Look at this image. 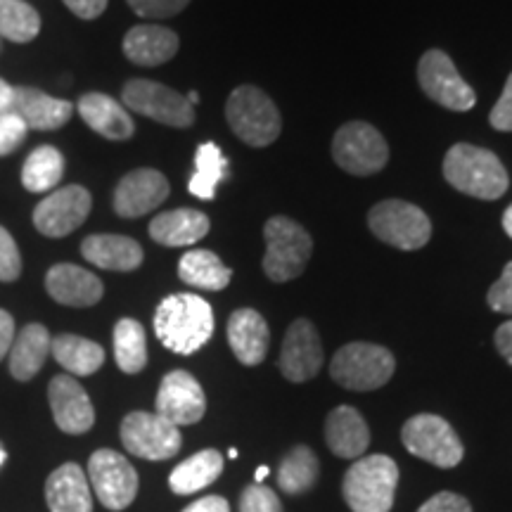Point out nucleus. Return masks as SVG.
<instances>
[{
    "label": "nucleus",
    "mask_w": 512,
    "mask_h": 512,
    "mask_svg": "<svg viewBox=\"0 0 512 512\" xmlns=\"http://www.w3.org/2000/svg\"><path fill=\"white\" fill-rule=\"evenodd\" d=\"M155 406L157 415H162L171 425H195L207 413V396L202 384L188 370H171L159 384Z\"/></svg>",
    "instance_id": "15"
},
{
    "label": "nucleus",
    "mask_w": 512,
    "mask_h": 512,
    "mask_svg": "<svg viewBox=\"0 0 512 512\" xmlns=\"http://www.w3.org/2000/svg\"><path fill=\"white\" fill-rule=\"evenodd\" d=\"M50 512H93V494L86 472L76 463L57 467L46 482Z\"/></svg>",
    "instance_id": "26"
},
{
    "label": "nucleus",
    "mask_w": 512,
    "mask_h": 512,
    "mask_svg": "<svg viewBox=\"0 0 512 512\" xmlns=\"http://www.w3.org/2000/svg\"><path fill=\"white\" fill-rule=\"evenodd\" d=\"M121 100L128 110L143 114L147 119H155L164 126L188 128L195 124V107L176 88L150 79L128 81L121 91Z\"/></svg>",
    "instance_id": "10"
},
{
    "label": "nucleus",
    "mask_w": 512,
    "mask_h": 512,
    "mask_svg": "<svg viewBox=\"0 0 512 512\" xmlns=\"http://www.w3.org/2000/svg\"><path fill=\"white\" fill-rule=\"evenodd\" d=\"M183 512H230V505L223 496H204L190 503Z\"/></svg>",
    "instance_id": "46"
},
{
    "label": "nucleus",
    "mask_w": 512,
    "mask_h": 512,
    "mask_svg": "<svg viewBox=\"0 0 512 512\" xmlns=\"http://www.w3.org/2000/svg\"><path fill=\"white\" fill-rule=\"evenodd\" d=\"M496 349L498 354H501L505 361L510 363L512 366V320H508V323H503L501 328L496 330Z\"/></svg>",
    "instance_id": "47"
},
{
    "label": "nucleus",
    "mask_w": 512,
    "mask_h": 512,
    "mask_svg": "<svg viewBox=\"0 0 512 512\" xmlns=\"http://www.w3.org/2000/svg\"><path fill=\"white\" fill-rule=\"evenodd\" d=\"M12 100V86L5 79H0V114L8 112Z\"/></svg>",
    "instance_id": "48"
},
{
    "label": "nucleus",
    "mask_w": 512,
    "mask_h": 512,
    "mask_svg": "<svg viewBox=\"0 0 512 512\" xmlns=\"http://www.w3.org/2000/svg\"><path fill=\"white\" fill-rule=\"evenodd\" d=\"M88 484L93 486L98 501L107 510H126L138 496V472L133 465L112 451V448H100L88 460Z\"/></svg>",
    "instance_id": "12"
},
{
    "label": "nucleus",
    "mask_w": 512,
    "mask_h": 512,
    "mask_svg": "<svg viewBox=\"0 0 512 512\" xmlns=\"http://www.w3.org/2000/svg\"><path fill=\"white\" fill-rule=\"evenodd\" d=\"M489 121L496 131H505V133L512 131V74L508 76V81H505L503 95L498 98L494 110H491Z\"/></svg>",
    "instance_id": "43"
},
{
    "label": "nucleus",
    "mask_w": 512,
    "mask_h": 512,
    "mask_svg": "<svg viewBox=\"0 0 512 512\" xmlns=\"http://www.w3.org/2000/svg\"><path fill=\"white\" fill-rule=\"evenodd\" d=\"M121 444L145 460H169L181 451V430L157 413H128L121 422Z\"/></svg>",
    "instance_id": "13"
},
{
    "label": "nucleus",
    "mask_w": 512,
    "mask_h": 512,
    "mask_svg": "<svg viewBox=\"0 0 512 512\" xmlns=\"http://www.w3.org/2000/svg\"><path fill=\"white\" fill-rule=\"evenodd\" d=\"M264 240V273L273 283H290L304 273L313 252V240L306 228L287 216H273L264 226Z\"/></svg>",
    "instance_id": "6"
},
{
    "label": "nucleus",
    "mask_w": 512,
    "mask_h": 512,
    "mask_svg": "<svg viewBox=\"0 0 512 512\" xmlns=\"http://www.w3.org/2000/svg\"><path fill=\"white\" fill-rule=\"evenodd\" d=\"M223 472V456L216 448H204L195 453L181 465H176L169 475L171 491L178 496H190L195 491L207 489L221 477Z\"/></svg>",
    "instance_id": "29"
},
{
    "label": "nucleus",
    "mask_w": 512,
    "mask_h": 512,
    "mask_svg": "<svg viewBox=\"0 0 512 512\" xmlns=\"http://www.w3.org/2000/svg\"><path fill=\"white\" fill-rule=\"evenodd\" d=\"M185 98H188V102H190L192 107H195L197 102H200V93H197V91H190L188 95H185Z\"/></svg>",
    "instance_id": "51"
},
{
    "label": "nucleus",
    "mask_w": 512,
    "mask_h": 512,
    "mask_svg": "<svg viewBox=\"0 0 512 512\" xmlns=\"http://www.w3.org/2000/svg\"><path fill=\"white\" fill-rule=\"evenodd\" d=\"M171 185L157 169H136L121 178L114 190V211L121 219H138L166 202Z\"/></svg>",
    "instance_id": "17"
},
{
    "label": "nucleus",
    "mask_w": 512,
    "mask_h": 512,
    "mask_svg": "<svg viewBox=\"0 0 512 512\" xmlns=\"http://www.w3.org/2000/svg\"><path fill=\"white\" fill-rule=\"evenodd\" d=\"M399 465L389 456L358 458L342 482V496L354 512H389L394 508Z\"/></svg>",
    "instance_id": "3"
},
{
    "label": "nucleus",
    "mask_w": 512,
    "mask_h": 512,
    "mask_svg": "<svg viewBox=\"0 0 512 512\" xmlns=\"http://www.w3.org/2000/svg\"><path fill=\"white\" fill-rule=\"evenodd\" d=\"M325 444L337 458H363L370 446L368 422L354 406H337L325 420Z\"/></svg>",
    "instance_id": "22"
},
{
    "label": "nucleus",
    "mask_w": 512,
    "mask_h": 512,
    "mask_svg": "<svg viewBox=\"0 0 512 512\" xmlns=\"http://www.w3.org/2000/svg\"><path fill=\"white\" fill-rule=\"evenodd\" d=\"M22 273V256H19L17 242L0 226V283H12Z\"/></svg>",
    "instance_id": "39"
},
{
    "label": "nucleus",
    "mask_w": 512,
    "mask_h": 512,
    "mask_svg": "<svg viewBox=\"0 0 512 512\" xmlns=\"http://www.w3.org/2000/svg\"><path fill=\"white\" fill-rule=\"evenodd\" d=\"M79 19H98L107 10L110 0H62Z\"/></svg>",
    "instance_id": "44"
},
{
    "label": "nucleus",
    "mask_w": 512,
    "mask_h": 512,
    "mask_svg": "<svg viewBox=\"0 0 512 512\" xmlns=\"http://www.w3.org/2000/svg\"><path fill=\"white\" fill-rule=\"evenodd\" d=\"M394 354L380 344L351 342L332 356L330 375L339 387L351 392H373L392 380Z\"/></svg>",
    "instance_id": "5"
},
{
    "label": "nucleus",
    "mask_w": 512,
    "mask_h": 512,
    "mask_svg": "<svg viewBox=\"0 0 512 512\" xmlns=\"http://www.w3.org/2000/svg\"><path fill=\"white\" fill-rule=\"evenodd\" d=\"M418 83L427 98L451 112H470L477 95L458 74L456 64L444 50H427L418 62Z\"/></svg>",
    "instance_id": "11"
},
{
    "label": "nucleus",
    "mask_w": 512,
    "mask_h": 512,
    "mask_svg": "<svg viewBox=\"0 0 512 512\" xmlns=\"http://www.w3.org/2000/svg\"><path fill=\"white\" fill-rule=\"evenodd\" d=\"M368 226L377 240L403 252L422 249L432 238V221L420 207L403 200L377 202L368 214Z\"/></svg>",
    "instance_id": "7"
},
{
    "label": "nucleus",
    "mask_w": 512,
    "mask_h": 512,
    "mask_svg": "<svg viewBox=\"0 0 512 512\" xmlns=\"http://www.w3.org/2000/svg\"><path fill=\"white\" fill-rule=\"evenodd\" d=\"M27 124L12 112L0 114V157L12 155L27 138Z\"/></svg>",
    "instance_id": "40"
},
{
    "label": "nucleus",
    "mask_w": 512,
    "mask_h": 512,
    "mask_svg": "<svg viewBox=\"0 0 512 512\" xmlns=\"http://www.w3.org/2000/svg\"><path fill=\"white\" fill-rule=\"evenodd\" d=\"M8 112L34 131H55L74 117V105L69 100H57L53 95L31 86H12V100Z\"/></svg>",
    "instance_id": "19"
},
{
    "label": "nucleus",
    "mask_w": 512,
    "mask_h": 512,
    "mask_svg": "<svg viewBox=\"0 0 512 512\" xmlns=\"http://www.w3.org/2000/svg\"><path fill=\"white\" fill-rule=\"evenodd\" d=\"M320 463L316 453L309 446L297 444L285 453V458L278 465V486L280 491L290 496H299L311 491L318 482Z\"/></svg>",
    "instance_id": "33"
},
{
    "label": "nucleus",
    "mask_w": 512,
    "mask_h": 512,
    "mask_svg": "<svg viewBox=\"0 0 512 512\" xmlns=\"http://www.w3.org/2000/svg\"><path fill=\"white\" fill-rule=\"evenodd\" d=\"M50 344L53 337L46 325L41 323H29L15 335L10 349V373L19 382H29L31 377L38 375V370L43 368L46 358L50 356Z\"/></svg>",
    "instance_id": "28"
},
{
    "label": "nucleus",
    "mask_w": 512,
    "mask_h": 512,
    "mask_svg": "<svg viewBox=\"0 0 512 512\" xmlns=\"http://www.w3.org/2000/svg\"><path fill=\"white\" fill-rule=\"evenodd\" d=\"M486 302L498 313H510L512 316V261L503 268L501 278L491 285L489 294H486Z\"/></svg>",
    "instance_id": "41"
},
{
    "label": "nucleus",
    "mask_w": 512,
    "mask_h": 512,
    "mask_svg": "<svg viewBox=\"0 0 512 512\" xmlns=\"http://www.w3.org/2000/svg\"><path fill=\"white\" fill-rule=\"evenodd\" d=\"M93 197L81 185H64L50 192L34 209V226L46 238H67L86 223L91 214Z\"/></svg>",
    "instance_id": "14"
},
{
    "label": "nucleus",
    "mask_w": 512,
    "mask_h": 512,
    "mask_svg": "<svg viewBox=\"0 0 512 512\" xmlns=\"http://www.w3.org/2000/svg\"><path fill=\"white\" fill-rule=\"evenodd\" d=\"M5 458H8V453H5V448H3V446H0V465H3V463H5Z\"/></svg>",
    "instance_id": "52"
},
{
    "label": "nucleus",
    "mask_w": 512,
    "mask_h": 512,
    "mask_svg": "<svg viewBox=\"0 0 512 512\" xmlns=\"http://www.w3.org/2000/svg\"><path fill=\"white\" fill-rule=\"evenodd\" d=\"M214 309L190 292L169 294L155 311V335L174 354L190 356L214 335Z\"/></svg>",
    "instance_id": "1"
},
{
    "label": "nucleus",
    "mask_w": 512,
    "mask_h": 512,
    "mask_svg": "<svg viewBox=\"0 0 512 512\" xmlns=\"http://www.w3.org/2000/svg\"><path fill=\"white\" fill-rule=\"evenodd\" d=\"M76 110H79L88 128H93L95 133H100L107 140H128L136 133V124H133L126 107H121L117 100L105 93L81 95Z\"/></svg>",
    "instance_id": "25"
},
{
    "label": "nucleus",
    "mask_w": 512,
    "mask_h": 512,
    "mask_svg": "<svg viewBox=\"0 0 512 512\" xmlns=\"http://www.w3.org/2000/svg\"><path fill=\"white\" fill-rule=\"evenodd\" d=\"M41 31V15L24 0H0V38L12 43L34 41Z\"/></svg>",
    "instance_id": "36"
},
{
    "label": "nucleus",
    "mask_w": 512,
    "mask_h": 512,
    "mask_svg": "<svg viewBox=\"0 0 512 512\" xmlns=\"http://www.w3.org/2000/svg\"><path fill=\"white\" fill-rule=\"evenodd\" d=\"M444 178L456 190L486 202L503 197L510 185L501 159L486 147L470 143H458L446 152Z\"/></svg>",
    "instance_id": "2"
},
{
    "label": "nucleus",
    "mask_w": 512,
    "mask_h": 512,
    "mask_svg": "<svg viewBox=\"0 0 512 512\" xmlns=\"http://www.w3.org/2000/svg\"><path fill=\"white\" fill-rule=\"evenodd\" d=\"M83 259L91 261L93 266L102 268V271H117V273H131L143 264V247L133 238L126 235H88L81 242Z\"/></svg>",
    "instance_id": "24"
},
{
    "label": "nucleus",
    "mask_w": 512,
    "mask_h": 512,
    "mask_svg": "<svg viewBox=\"0 0 512 512\" xmlns=\"http://www.w3.org/2000/svg\"><path fill=\"white\" fill-rule=\"evenodd\" d=\"M126 3L138 17L169 19L188 8L190 0H126Z\"/></svg>",
    "instance_id": "38"
},
{
    "label": "nucleus",
    "mask_w": 512,
    "mask_h": 512,
    "mask_svg": "<svg viewBox=\"0 0 512 512\" xmlns=\"http://www.w3.org/2000/svg\"><path fill=\"white\" fill-rule=\"evenodd\" d=\"M55 361L72 373V377H88L98 373L105 363V349L91 339L79 335H57L50 344Z\"/></svg>",
    "instance_id": "31"
},
{
    "label": "nucleus",
    "mask_w": 512,
    "mask_h": 512,
    "mask_svg": "<svg viewBox=\"0 0 512 512\" xmlns=\"http://www.w3.org/2000/svg\"><path fill=\"white\" fill-rule=\"evenodd\" d=\"M211 221L197 209L164 211L150 221V238L164 247H190L209 233Z\"/></svg>",
    "instance_id": "27"
},
{
    "label": "nucleus",
    "mask_w": 512,
    "mask_h": 512,
    "mask_svg": "<svg viewBox=\"0 0 512 512\" xmlns=\"http://www.w3.org/2000/svg\"><path fill=\"white\" fill-rule=\"evenodd\" d=\"M401 441L408 453L437 467H456L465 456L463 441L441 415H413L403 425Z\"/></svg>",
    "instance_id": "8"
},
{
    "label": "nucleus",
    "mask_w": 512,
    "mask_h": 512,
    "mask_svg": "<svg viewBox=\"0 0 512 512\" xmlns=\"http://www.w3.org/2000/svg\"><path fill=\"white\" fill-rule=\"evenodd\" d=\"M178 278L185 285L197 287V290L219 292L226 290L230 278H233V271L214 252H209V249H190V252L181 256Z\"/></svg>",
    "instance_id": "30"
},
{
    "label": "nucleus",
    "mask_w": 512,
    "mask_h": 512,
    "mask_svg": "<svg viewBox=\"0 0 512 512\" xmlns=\"http://www.w3.org/2000/svg\"><path fill=\"white\" fill-rule=\"evenodd\" d=\"M503 230L510 235V240H512V204L505 209V214H503Z\"/></svg>",
    "instance_id": "49"
},
{
    "label": "nucleus",
    "mask_w": 512,
    "mask_h": 512,
    "mask_svg": "<svg viewBox=\"0 0 512 512\" xmlns=\"http://www.w3.org/2000/svg\"><path fill=\"white\" fill-rule=\"evenodd\" d=\"M178 34L159 24H138L124 36V55L138 67H159L174 60L178 53Z\"/></svg>",
    "instance_id": "23"
},
{
    "label": "nucleus",
    "mask_w": 512,
    "mask_h": 512,
    "mask_svg": "<svg viewBox=\"0 0 512 512\" xmlns=\"http://www.w3.org/2000/svg\"><path fill=\"white\" fill-rule=\"evenodd\" d=\"M240 512H283V503L275 491L261 484H252L242 491Z\"/></svg>",
    "instance_id": "37"
},
{
    "label": "nucleus",
    "mask_w": 512,
    "mask_h": 512,
    "mask_svg": "<svg viewBox=\"0 0 512 512\" xmlns=\"http://www.w3.org/2000/svg\"><path fill=\"white\" fill-rule=\"evenodd\" d=\"M228 157L216 143H202L195 152V171H192L188 190L200 200H214L219 185L230 174Z\"/></svg>",
    "instance_id": "32"
},
{
    "label": "nucleus",
    "mask_w": 512,
    "mask_h": 512,
    "mask_svg": "<svg viewBox=\"0 0 512 512\" xmlns=\"http://www.w3.org/2000/svg\"><path fill=\"white\" fill-rule=\"evenodd\" d=\"M46 290L57 304L72 309L95 306L105 294L98 275L76 264H57L46 273Z\"/></svg>",
    "instance_id": "20"
},
{
    "label": "nucleus",
    "mask_w": 512,
    "mask_h": 512,
    "mask_svg": "<svg viewBox=\"0 0 512 512\" xmlns=\"http://www.w3.org/2000/svg\"><path fill=\"white\" fill-rule=\"evenodd\" d=\"M332 157L351 176H373L389 162V147L373 124L349 121L332 138Z\"/></svg>",
    "instance_id": "9"
},
{
    "label": "nucleus",
    "mask_w": 512,
    "mask_h": 512,
    "mask_svg": "<svg viewBox=\"0 0 512 512\" xmlns=\"http://www.w3.org/2000/svg\"><path fill=\"white\" fill-rule=\"evenodd\" d=\"M64 176V157L53 145H41L27 157L22 169V183L29 192L55 190Z\"/></svg>",
    "instance_id": "35"
},
{
    "label": "nucleus",
    "mask_w": 512,
    "mask_h": 512,
    "mask_svg": "<svg viewBox=\"0 0 512 512\" xmlns=\"http://www.w3.org/2000/svg\"><path fill=\"white\" fill-rule=\"evenodd\" d=\"M114 361L126 375H138L147 366L145 328L138 320L121 318L114 325Z\"/></svg>",
    "instance_id": "34"
},
{
    "label": "nucleus",
    "mask_w": 512,
    "mask_h": 512,
    "mask_svg": "<svg viewBox=\"0 0 512 512\" xmlns=\"http://www.w3.org/2000/svg\"><path fill=\"white\" fill-rule=\"evenodd\" d=\"M48 401L55 425L64 434H86L95 425V408L76 377H53L48 384Z\"/></svg>",
    "instance_id": "18"
},
{
    "label": "nucleus",
    "mask_w": 512,
    "mask_h": 512,
    "mask_svg": "<svg viewBox=\"0 0 512 512\" xmlns=\"http://www.w3.org/2000/svg\"><path fill=\"white\" fill-rule=\"evenodd\" d=\"M418 512H472V505L467 498L453 494V491H439L430 501L422 503Z\"/></svg>",
    "instance_id": "42"
},
{
    "label": "nucleus",
    "mask_w": 512,
    "mask_h": 512,
    "mask_svg": "<svg viewBox=\"0 0 512 512\" xmlns=\"http://www.w3.org/2000/svg\"><path fill=\"white\" fill-rule=\"evenodd\" d=\"M280 373L290 382H309L323 368V344L311 320L299 318L287 328L280 349Z\"/></svg>",
    "instance_id": "16"
},
{
    "label": "nucleus",
    "mask_w": 512,
    "mask_h": 512,
    "mask_svg": "<svg viewBox=\"0 0 512 512\" xmlns=\"http://www.w3.org/2000/svg\"><path fill=\"white\" fill-rule=\"evenodd\" d=\"M15 335H17L15 318H12L8 311L0 309V361L10 354L12 342H15Z\"/></svg>",
    "instance_id": "45"
},
{
    "label": "nucleus",
    "mask_w": 512,
    "mask_h": 512,
    "mask_svg": "<svg viewBox=\"0 0 512 512\" xmlns=\"http://www.w3.org/2000/svg\"><path fill=\"white\" fill-rule=\"evenodd\" d=\"M266 475H268V467H266V465H261L259 470H256V484H261V482H264Z\"/></svg>",
    "instance_id": "50"
},
{
    "label": "nucleus",
    "mask_w": 512,
    "mask_h": 512,
    "mask_svg": "<svg viewBox=\"0 0 512 512\" xmlns=\"http://www.w3.org/2000/svg\"><path fill=\"white\" fill-rule=\"evenodd\" d=\"M226 121L230 131L249 147H266L283 131L275 102L256 86H240L228 95Z\"/></svg>",
    "instance_id": "4"
},
{
    "label": "nucleus",
    "mask_w": 512,
    "mask_h": 512,
    "mask_svg": "<svg viewBox=\"0 0 512 512\" xmlns=\"http://www.w3.org/2000/svg\"><path fill=\"white\" fill-rule=\"evenodd\" d=\"M228 344L242 366H259L268 354L271 330L259 311L238 309L228 318Z\"/></svg>",
    "instance_id": "21"
}]
</instances>
